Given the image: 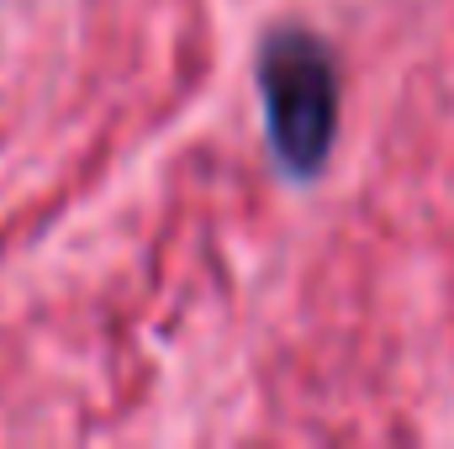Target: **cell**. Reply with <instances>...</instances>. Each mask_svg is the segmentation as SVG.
Wrapping results in <instances>:
<instances>
[{"label":"cell","mask_w":454,"mask_h":449,"mask_svg":"<svg viewBox=\"0 0 454 449\" xmlns=\"http://www.w3.org/2000/svg\"><path fill=\"white\" fill-rule=\"evenodd\" d=\"M264 132L291 180H317L339 138V64L323 37L280 27L259 43Z\"/></svg>","instance_id":"1"}]
</instances>
